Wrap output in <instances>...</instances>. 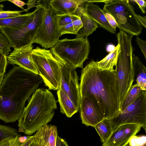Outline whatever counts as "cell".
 I'll list each match as a JSON object with an SVG mask.
<instances>
[{
  "instance_id": "obj_21",
  "label": "cell",
  "mask_w": 146,
  "mask_h": 146,
  "mask_svg": "<svg viewBox=\"0 0 146 146\" xmlns=\"http://www.w3.org/2000/svg\"><path fill=\"white\" fill-rule=\"evenodd\" d=\"M32 12L26 13L17 16L0 19V27L17 29L23 26L26 23Z\"/></svg>"
},
{
  "instance_id": "obj_2",
  "label": "cell",
  "mask_w": 146,
  "mask_h": 146,
  "mask_svg": "<svg viewBox=\"0 0 146 146\" xmlns=\"http://www.w3.org/2000/svg\"><path fill=\"white\" fill-rule=\"evenodd\" d=\"M79 86L81 99L93 95L104 119H111L119 112V88L115 70H102L92 60L81 70Z\"/></svg>"
},
{
  "instance_id": "obj_46",
  "label": "cell",
  "mask_w": 146,
  "mask_h": 146,
  "mask_svg": "<svg viewBox=\"0 0 146 146\" xmlns=\"http://www.w3.org/2000/svg\"><path fill=\"white\" fill-rule=\"evenodd\" d=\"M4 7V6L3 5L0 4V11L3 10V8Z\"/></svg>"
},
{
  "instance_id": "obj_15",
  "label": "cell",
  "mask_w": 146,
  "mask_h": 146,
  "mask_svg": "<svg viewBox=\"0 0 146 146\" xmlns=\"http://www.w3.org/2000/svg\"><path fill=\"white\" fill-rule=\"evenodd\" d=\"M38 146H56L58 135L57 127L46 125L41 127L34 135Z\"/></svg>"
},
{
  "instance_id": "obj_13",
  "label": "cell",
  "mask_w": 146,
  "mask_h": 146,
  "mask_svg": "<svg viewBox=\"0 0 146 146\" xmlns=\"http://www.w3.org/2000/svg\"><path fill=\"white\" fill-rule=\"evenodd\" d=\"M141 126L135 124L120 125L113 131L102 146H126L130 138L135 135Z\"/></svg>"
},
{
  "instance_id": "obj_44",
  "label": "cell",
  "mask_w": 146,
  "mask_h": 146,
  "mask_svg": "<svg viewBox=\"0 0 146 146\" xmlns=\"http://www.w3.org/2000/svg\"><path fill=\"white\" fill-rule=\"evenodd\" d=\"M60 138L59 136H58L56 141V146H61L60 145Z\"/></svg>"
},
{
  "instance_id": "obj_18",
  "label": "cell",
  "mask_w": 146,
  "mask_h": 146,
  "mask_svg": "<svg viewBox=\"0 0 146 146\" xmlns=\"http://www.w3.org/2000/svg\"><path fill=\"white\" fill-rule=\"evenodd\" d=\"M80 18L83 26L76 34V38H87L96 30L98 24L91 20L84 12V8L78 7L76 12Z\"/></svg>"
},
{
  "instance_id": "obj_39",
  "label": "cell",
  "mask_w": 146,
  "mask_h": 146,
  "mask_svg": "<svg viewBox=\"0 0 146 146\" xmlns=\"http://www.w3.org/2000/svg\"><path fill=\"white\" fill-rule=\"evenodd\" d=\"M136 16L140 23L143 27L146 28V17H143L140 15L135 14Z\"/></svg>"
},
{
  "instance_id": "obj_4",
  "label": "cell",
  "mask_w": 146,
  "mask_h": 146,
  "mask_svg": "<svg viewBox=\"0 0 146 146\" xmlns=\"http://www.w3.org/2000/svg\"><path fill=\"white\" fill-rule=\"evenodd\" d=\"M120 51L115 65L116 76L119 91L120 111L123 101L134 81L132 43L133 36L120 30L116 35Z\"/></svg>"
},
{
  "instance_id": "obj_17",
  "label": "cell",
  "mask_w": 146,
  "mask_h": 146,
  "mask_svg": "<svg viewBox=\"0 0 146 146\" xmlns=\"http://www.w3.org/2000/svg\"><path fill=\"white\" fill-rule=\"evenodd\" d=\"M50 5L58 15L75 14L78 6L87 0H49Z\"/></svg>"
},
{
  "instance_id": "obj_34",
  "label": "cell",
  "mask_w": 146,
  "mask_h": 146,
  "mask_svg": "<svg viewBox=\"0 0 146 146\" xmlns=\"http://www.w3.org/2000/svg\"><path fill=\"white\" fill-rule=\"evenodd\" d=\"M72 23L74 29L76 34L78 31L83 26V24L80 17L73 22Z\"/></svg>"
},
{
  "instance_id": "obj_22",
  "label": "cell",
  "mask_w": 146,
  "mask_h": 146,
  "mask_svg": "<svg viewBox=\"0 0 146 146\" xmlns=\"http://www.w3.org/2000/svg\"><path fill=\"white\" fill-rule=\"evenodd\" d=\"M120 51V46L118 44L114 50L101 60L96 62L98 67L102 70H112L116 63L118 54Z\"/></svg>"
},
{
  "instance_id": "obj_24",
  "label": "cell",
  "mask_w": 146,
  "mask_h": 146,
  "mask_svg": "<svg viewBox=\"0 0 146 146\" xmlns=\"http://www.w3.org/2000/svg\"><path fill=\"white\" fill-rule=\"evenodd\" d=\"M141 90V88L136 84L132 85L123 101L120 112L133 103L138 97Z\"/></svg>"
},
{
  "instance_id": "obj_14",
  "label": "cell",
  "mask_w": 146,
  "mask_h": 146,
  "mask_svg": "<svg viewBox=\"0 0 146 146\" xmlns=\"http://www.w3.org/2000/svg\"><path fill=\"white\" fill-rule=\"evenodd\" d=\"M33 44L13 50L7 57V63L16 64L23 68L38 74L31 56L33 50Z\"/></svg>"
},
{
  "instance_id": "obj_40",
  "label": "cell",
  "mask_w": 146,
  "mask_h": 146,
  "mask_svg": "<svg viewBox=\"0 0 146 146\" xmlns=\"http://www.w3.org/2000/svg\"><path fill=\"white\" fill-rule=\"evenodd\" d=\"M13 137H8L0 141V146H10L11 141Z\"/></svg>"
},
{
  "instance_id": "obj_26",
  "label": "cell",
  "mask_w": 146,
  "mask_h": 146,
  "mask_svg": "<svg viewBox=\"0 0 146 146\" xmlns=\"http://www.w3.org/2000/svg\"><path fill=\"white\" fill-rule=\"evenodd\" d=\"M10 42L7 38L2 33H0V52L7 56L11 51Z\"/></svg>"
},
{
  "instance_id": "obj_31",
  "label": "cell",
  "mask_w": 146,
  "mask_h": 146,
  "mask_svg": "<svg viewBox=\"0 0 146 146\" xmlns=\"http://www.w3.org/2000/svg\"><path fill=\"white\" fill-rule=\"evenodd\" d=\"M136 42L140 48L142 52L146 59V41L139 38L138 36H137L135 39Z\"/></svg>"
},
{
  "instance_id": "obj_6",
  "label": "cell",
  "mask_w": 146,
  "mask_h": 146,
  "mask_svg": "<svg viewBox=\"0 0 146 146\" xmlns=\"http://www.w3.org/2000/svg\"><path fill=\"white\" fill-rule=\"evenodd\" d=\"M90 42L87 38H67L59 40L50 49L56 57L66 62L76 69L83 68L84 62L88 59Z\"/></svg>"
},
{
  "instance_id": "obj_35",
  "label": "cell",
  "mask_w": 146,
  "mask_h": 146,
  "mask_svg": "<svg viewBox=\"0 0 146 146\" xmlns=\"http://www.w3.org/2000/svg\"><path fill=\"white\" fill-rule=\"evenodd\" d=\"M133 1L137 4L142 13L143 14H145V12L146 1L143 0H135Z\"/></svg>"
},
{
  "instance_id": "obj_7",
  "label": "cell",
  "mask_w": 146,
  "mask_h": 146,
  "mask_svg": "<svg viewBox=\"0 0 146 146\" xmlns=\"http://www.w3.org/2000/svg\"><path fill=\"white\" fill-rule=\"evenodd\" d=\"M37 4L36 9L23 26L17 29L0 27L1 32L8 39L11 47L18 48L33 43L44 13L43 6Z\"/></svg>"
},
{
  "instance_id": "obj_19",
  "label": "cell",
  "mask_w": 146,
  "mask_h": 146,
  "mask_svg": "<svg viewBox=\"0 0 146 146\" xmlns=\"http://www.w3.org/2000/svg\"><path fill=\"white\" fill-rule=\"evenodd\" d=\"M133 63L134 73V80L142 90H146V68L139 58L133 55Z\"/></svg>"
},
{
  "instance_id": "obj_11",
  "label": "cell",
  "mask_w": 146,
  "mask_h": 146,
  "mask_svg": "<svg viewBox=\"0 0 146 146\" xmlns=\"http://www.w3.org/2000/svg\"><path fill=\"white\" fill-rule=\"evenodd\" d=\"M61 76L59 89L68 97L79 110L81 98L78 77L76 72L72 66L61 60Z\"/></svg>"
},
{
  "instance_id": "obj_23",
  "label": "cell",
  "mask_w": 146,
  "mask_h": 146,
  "mask_svg": "<svg viewBox=\"0 0 146 146\" xmlns=\"http://www.w3.org/2000/svg\"><path fill=\"white\" fill-rule=\"evenodd\" d=\"M94 127L100 136L102 144L106 141L113 132L111 120L109 119H103Z\"/></svg>"
},
{
  "instance_id": "obj_47",
  "label": "cell",
  "mask_w": 146,
  "mask_h": 146,
  "mask_svg": "<svg viewBox=\"0 0 146 146\" xmlns=\"http://www.w3.org/2000/svg\"><path fill=\"white\" fill-rule=\"evenodd\" d=\"M6 0H0V2H2L7 1Z\"/></svg>"
},
{
  "instance_id": "obj_45",
  "label": "cell",
  "mask_w": 146,
  "mask_h": 146,
  "mask_svg": "<svg viewBox=\"0 0 146 146\" xmlns=\"http://www.w3.org/2000/svg\"><path fill=\"white\" fill-rule=\"evenodd\" d=\"M131 146H146V142L141 143Z\"/></svg>"
},
{
  "instance_id": "obj_16",
  "label": "cell",
  "mask_w": 146,
  "mask_h": 146,
  "mask_svg": "<svg viewBox=\"0 0 146 146\" xmlns=\"http://www.w3.org/2000/svg\"><path fill=\"white\" fill-rule=\"evenodd\" d=\"M84 12L91 20L96 22L101 27L111 33H116V30L109 24L103 10L98 5L87 2L84 8Z\"/></svg>"
},
{
  "instance_id": "obj_38",
  "label": "cell",
  "mask_w": 146,
  "mask_h": 146,
  "mask_svg": "<svg viewBox=\"0 0 146 146\" xmlns=\"http://www.w3.org/2000/svg\"><path fill=\"white\" fill-rule=\"evenodd\" d=\"M7 1L11 2L15 5L24 10V9L23 7V6L26 5V3L20 0H8Z\"/></svg>"
},
{
  "instance_id": "obj_36",
  "label": "cell",
  "mask_w": 146,
  "mask_h": 146,
  "mask_svg": "<svg viewBox=\"0 0 146 146\" xmlns=\"http://www.w3.org/2000/svg\"><path fill=\"white\" fill-rule=\"evenodd\" d=\"M36 0L28 1L26 5L27 6V8L26 9H24V11L27 12L31 8L33 7H36V5H35V4H36Z\"/></svg>"
},
{
  "instance_id": "obj_27",
  "label": "cell",
  "mask_w": 146,
  "mask_h": 146,
  "mask_svg": "<svg viewBox=\"0 0 146 146\" xmlns=\"http://www.w3.org/2000/svg\"><path fill=\"white\" fill-rule=\"evenodd\" d=\"M60 16L59 21V25L60 27L72 23L76 20L80 18L79 16L75 14Z\"/></svg>"
},
{
  "instance_id": "obj_30",
  "label": "cell",
  "mask_w": 146,
  "mask_h": 146,
  "mask_svg": "<svg viewBox=\"0 0 146 146\" xmlns=\"http://www.w3.org/2000/svg\"><path fill=\"white\" fill-rule=\"evenodd\" d=\"M61 36L66 34L76 35L74 31L72 23L60 27Z\"/></svg>"
},
{
  "instance_id": "obj_8",
  "label": "cell",
  "mask_w": 146,
  "mask_h": 146,
  "mask_svg": "<svg viewBox=\"0 0 146 146\" xmlns=\"http://www.w3.org/2000/svg\"><path fill=\"white\" fill-rule=\"evenodd\" d=\"M115 19L119 29L127 34L138 36L142 33L143 27L135 15L134 9L127 0H109L103 9Z\"/></svg>"
},
{
  "instance_id": "obj_41",
  "label": "cell",
  "mask_w": 146,
  "mask_h": 146,
  "mask_svg": "<svg viewBox=\"0 0 146 146\" xmlns=\"http://www.w3.org/2000/svg\"><path fill=\"white\" fill-rule=\"evenodd\" d=\"M115 47L112 44H109L107 46L106 48L107 51L108 52H111L113 51Z\"/></svg>"
},
{
  "instance_id": "obj_1",
  "label": "cell",
  "mask_w": 146,
  "mask_h": 146,
  "mask_svg": "<svg viewBox=\"0 0 146 146\" xmlns=\"http://www.w3.org/2000/svg\"><path fill=\"white\" fill-rule=\"evenodd\" d=\"M43 80L38 74L15 66L0 85V119L14 122L21 116L26 101Z\"/></svg>"
},
{
  "instance_id": "obj_12",
  "label": "cell",
  "mask_w": 146,
  "mask_h": 146,
  "mask_svg": "<svg viewBox=\"0 0 146 146\" xmlns=\"http://www.w3.org/2000/svg\"><path fill=\"white\" fill-rule=\"evenodd\" d=\"M79 110L82 123L94 126L104 119L95 97L90 95L81 99Z\"/></svg>"
},
{
  "instance_id": "obj_32",
  "label": "cell",
  "mask_w": 146,
  "mask_h": 146,
  "mask_svg": "<svg viewBox=\"0 0 146 146\" xmlns=\"http://www.w3.org/2000/svg\"><path fill=\"white\" fill-rule=\"evenodd\" d=\"M103 13L109 24L113 29L116 30V27L117 25L114 18L112 15L108 13L103 11Z\"/></svg>"
},
{
  "instance_id": "obj_33",
  "label": "cell",
  "mask_w": 146,
  "mask_h": 146,
  "mask_svg": "<svg viewBox=\"0 0 146 146\" xmlns=\"http://www.w3.org/2000/svg\"><path fill=\"white\" fill-rule=\"evenodd\" d=\"M21 138L19 134L14 137L11 141L10 146H19L22 143L20 139Z\"/></svg>"
},
{
  "instance_id": "obj_28",
  "label": "cell",
  "mask_w": 146,
  "mask_h": 146,
  "mask_svg": "<svg viewBox=\"0 0 146 146\" xmlns=\"http://www.w3.org/2000/svg\"><path fill=\"white\" fill-rule=\"evenodd\" d=\"M7 57L0 52V85L3 80L8 63Z\"/></svg>"
},
{
  "instance_id": "obj_3",
  "label": "cell",
  "mask_w": 146,
  "mask_h": 146,
  "mask_svg": "<svg viewBox=\"0 0 146 146\" xmlns=\"http://www.w3.org/2000/svg\"><path fill=\"white\" fill-rule=\"evenodd\" d=\"M56 101L47 89L38 88L33 93L18 119L19 131L31 135L51 121L57 108Z\"/></svg>"
},
{
  "instance_id": "obj_29",
  "label": "cell",
  "mask_w": 146,
  "mask_h": 146,
  "mask_svg": "<svg viewBox=\"0 0 146 146\" xmlns=\"http://www.w3.org/2000/svg\"><path fill=\"white\" fill-rule=\"evenodd\" d=\"M24 10L22 11H0V19L14 17L21 15Z\"/></svg>"
},
{
  "instance_id": "obj_25",
  "label": "cell",
  "mask_w": 146,
  "mask_h": 146,
  "mask_svg": "<svg viewBox=\"0 0 146 146\" xmlns=\"http://www.w3.org/2000/svg\"><path fill=\"white\" fill-rule=\"evenodd\" d=\"M18 134V131L16 129L0 124V139L1 140L13 137Z\"/></svg>"
},
{
  "instance_id": "obj_43",
  "label": "cell",
  "mask_w": 146,
  "mask_h": 146,
  "mask_svg": "<svg viewBox=\"0 0 146 146\" xmlns=\"http://www.w3.org/2000/svg\"><path fill=\"white\" fill-rule=\"evenodd\" d=\"M29 146H38L36 141L35 137L34 140Z\"/></svg>"
},
{
  "instance_id": "obj_10",
  "label": "cell",
  "mask_w": 146,
  "mask_h": 146,
  "mask_svg": "<svg viewBox=\"0 0 146 146\" xmlns=\"http://www.w3.org/2000/svg\"><path fill=\"white\" fill-rule=\"evenodd\" d=\"M110 119L113 131L120 125L130 123L139 125L145 131L146 90H142L133 103Z\"/></svg>"
},
{
  "instance_id": "obj_9",
  "label": "cell",
  "mask_w": 146,
  "mask_h": 146,
  "mask_svg": "<svg viewBox=\"0 0 146 146\" xmlns=\"http://www.w3.org/2000/svg\"><path fill=\"white\" fill-rule=\"evenodd\" d=\"M36 4L42 5L44 13L42 24L33 41L45 48L52 47L59 40L61 34L59 25L61 16L57 15L49 0L36 1Z\"/></svg>"
},
{
  "instance_id": "obj_20",
  "label": "cell",
  "mask_w": 146,
  "mask_h": 146,
  "mask_svg": "<svg viewBox=\"0 0 146 146\" xmlns=\"http://www.w3.org/2000/svg\"><path fill=\"white\" fill-rule=\"evenodd\" d=\"M57 94L62 113L70 117L78 111L72 102L61 90H57Z\"/></svg>"
},
{
  "instance_id": "obj_5",
  "label": "cell",
  "mask_w": 146,
  "mask_h": 146,
  "mask_svg": "<svg viewBox=\"0 0 146 146\" xmlns=\"http://www.w3.org/2000/svg\"><path fill=\"white\" fill-rule=\"evenodd\" d=\"M38 74L50 90L59 89L61 76V60L49 50L37 46L31 53Z\"/></svg>"
},
{
  "instance_id": "obj_42",
  "label": "cell",
  "mask_w": 146,
  "mask_h": 146,
  "mask_svg": "<svg viewBox=\"0 0 146 146\" xmlns=\"http://www.w3.org/2000/svg\"><path fill=\"white\" fill-rule=\"evenodd\" d=\"M60 145L61 146H69L66 140L61 138H60Z\"/></svg>"
},
{
  "instance_id": "obj_37",
  "label": "cell",
  "mask_w": 146,
  "mask_h": 146,
  "mask_svg": "<svg viewBox=\"0 0 146 146\" xmlns=\"http://www.w3.org/2000/svg\"><path fill=\"white\" fill-rule=\"evenodd\" d=\"M34 139V135L28 137L19 146H29Z\"/></svg>"
}]
</instances>
